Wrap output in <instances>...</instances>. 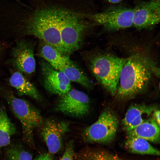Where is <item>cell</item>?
I'll list each match as a JSON object with an SVG mask.
<instances>
[{
  "mask_svg": "<svg viewBox=\"0 0 160 160\" xmlns=\"http://www.w3.org/2000/svg\"><path fill=\"white\" fill-rule=\"evenodd\" d=\"M159 72L150 60L140 55L131 56L127 59L122 69L117 97L126 99L136 96L146 89L152 73Z\"/></svg>",
  "mask_w": 160,
  "mask_h": 160,
  "instance_id": "1",
  "label": "cell"
},
{
  "mask_svg": "<svg viewBox=\"0 0 160 160\" xmlns=\"http://www.w3.org/2000/svg\"><path fill=\"white\" fill-rule=\"evenodd\" d=\"M127 59L109 54H100L91 59L89 66L97 80L111 95H116L122 67Z\"/></svg>",
  "mask_w": 160,
  "mask_h": 160,
  "instance_id": "2",
  "label": "cell"
},
{
  "mask_svg": "<svg viewBox=\"0 0 160 160\" xmlns=\"http://www.w3.org/2000/svg\"><path fill=\"white\" fill-rule=\"evenodd\" d=\"M5 92L4 96L12 112L21 124L24 139L29 144L32 145L33 130L43 121L40 112L28 101L17 97L10 91Z\"/></svg>",
  "mask_w": 160,
  "mask_h": 160,
  "instance_id": "3",
  "label": "cell"
},
{
  "mask_svg": "<svg viewBox=\"0 0 160 160\" xmlns=\"http://www.w3.org/2000/svg\"><path fill=\"white\" fill-rule=\"evenodd\" d=\"M118 126V120L115 114L110 110H105L95 122L84 129L82 137L87 142L110 143L115 138Z\"/></svg>",
  "mask_w": 160,
  "mask_h": 160,
  "instance_id": "4",
  "label": "cell"
},
{
  "mask_svg": "<svg viewBox=\"0 0 160 160\" xmlns=\"http://www.w3.org/2000/svg\"><path fill=\"white\" fill-rule=\"evenodd\" d=\"M89 18L105 31H117L133 25V9L122 5L113 6L101 12H91Z\"/></svg>",
  "mask_w": 160,
  "mask_h": 160,
  "instance_id": "5",
  "label": "cell"
},
{
  "mask_svg": "<svg viewBox=\"0 0 160 160\" xmlns=\"http://www.w3.org/2000/svg\"><path fill=\"white\" fill-rule=\"evenodd\" d=\"M90 101L84 92L71 89L60 96L55 107L56 111L72 117L82 118L88 114L90 109Z\"/></svg>",
  "mask_w": 160,
  "mask_h": 160,
  "instance_id": "6",
  "label": "cell"
},
{
  "mask_svg": "<svg viewBox=\"0 0 160 160\" xmlns=\"http://www.w3.org/2000/svg\"><path fill=\"white\" fill-rule=\"evenodd\" d=\"M10 62L17 71L30 75L36 68L34 56V44L25 39L17 40L11 51Z\"/></svg>",
  "mask_w": 160,
  "mask_h": 160,
  "instance_id": "7",
  "label": "cell"
},
{
  "mask_svg": "<svg viewBox=\"0 0 160 160\" xmlns=\"http://www.w3.org/2000/svg\"><path fill=\"white\" fill-rule=\"evenodd\" d=\"M41 125V134L49 153H56L62 148L63 137L69 130V124L50 118L43 121Z\"/></svg>",
  "mask_w": 160,
  "mask_h": 160,
  "instance_id": "8",
  "label": "cell"
},
{
  "mask_svg": "<svg viewBox=\"0 0 160 160\" xmlns=\"http://www.w3.org/2000/svg\"><path fill=\"white\" fill-rule=\"evenodd\" d=\"M133 9L132 26L138 30L151 28L160 22V0L141 1Z\"/></svg>",
  "mask_w": 160,
  "mask_h": 160,
  "instance_id": "9",
  "label": "cell"
},
{
  "mask_svg": "<svg viewBox=\"0 0 160 160\" xmlns=\"http://www.w3.org/2000/svg\"><path fill=\"white\" fill-rule=\"evenodd\" d=\"M40 67L43 84L48 92L60 96L71 89V81L62 71L44 60L41 62Z\"/></svg>",
  "mask_w": 160,
  "mask_h": 160,
  "instance_id": "10",
  "label": "cell"
},
{
  "mask_svg": "<svg viewBox=\"0 0 160 160\" xmlns=\"http://www.w3.org/2000/svg\"><path fill=\"white\" fill-rule=\"evenodd\" d=\"M156 109V106L144 104L131 105L122 120L127 132L132 130L147 120Z\"/></svg>",
  "mask_w": 160,
  "mask_h": 160,
  "instance_id": "11",
  "label": "cell"
},
{
  "mask_svg": "<svg viewBox=\"0 0 160 160\" xmlns=\"http://www.w3.org/2000/svg\"><path fill=\"white\" fill-rule=\"evenodd\" d=\"M127 133L128 136L142 138L154 143H159L160 126L153 117L150 116L145 121Z\"/></svg>",
  "mask_w": 160,
  "mask_h": 160,
  "instance_id": "12",
  "label": "cell"
},
{
  "mask_svg": "<svg viewBox=\"0 0 160 160\" xmlns=\"http://www.w3.org/2000/svg\"><path fill=\"white\" fill-rule=\"evenodd\" d=\"M9 82L20 95L28 96L38 101L42 100L36 87L20 72H14L9 79Z\"/></svg>",
  "mask_w": 160,
  "mask_h": 160,
  "instance_id": "13",
  "label": "cell"
},
{
  "mask_svg": "<svg viewBox=\"0 0 160 160\" xmlns=\"http://www.w3.org/2000/svg\"><path fill=\"white\" fill-rule=\"evenodd\" d=\"M38 55L51 66L60 70L70 58L69 55L63 54L53 46L41 41Z\"/></svg>",
  "mask_w": 160,
  "mask_h": 160,
  "instance_id": "14",
  "label": "cell"
},
{
  "mask_svg": "<svg viewBox=\"0 0 160 160\" xmlns=\"http://www.w3.org/2000/svg\"><path fill=\"white\" fill-rule=\"evenodd\" d=\"M60 71L70 81L78 83L87 89L92 87V83L89 77L70 58Z\"/></svg>",
  "mask_w": 160,
  "mask_h": 160,
  "instance_id": "15",
  "label": "cell"
},
{
  "mask_svg": "<svg viewBox=\"0 0 160 160\" xmlns=\"http://www.w3.org/2000/svg\"><path fill=\"white\" fill-rule=\"evenodd\" d=\"M16 131V127L5 108L0 107V149L10 144L11 138Z\"/></svg>",
  "mask_w": 160,
  "mask_h": 160,
  "instance_id": "16",
  "label": "cell"
},
{
  "mask_svg": "<svg viewBox=\"0 0 160 160\" xmlns=\"http://www.w3.org/2000/svg\"><path fill=\"white\" fill-rule=\"evenodd\" d=\"M126 148L132 153L159 156L160 151L148 141L142 138L128 136L125 142Z\"/></svg>",
  "mask_w": 160,
  "mask_h": 160,
  "instance_id": "17",
  "label": "cell"
},
{
  "mask_svg": "<svg viewBox=\"0 0 160 160\" xmlns=\"http://www.w3.org/2000/svg\"><path fill=\"white\" fill-rule=\"evenodd\" d=\"M74 156L76 160H129L106 151L89 149L83 150Z\"/></svg>",
  "mask_w": 160,
  "mask_h": 160,
  "instance_id": "18",
  "label": "cell"
},
{
  "mask_svg": "<svg viewBox=\"0 0 160 160\" xmlns=\"http://www.w3.org/2000/svg\"><path fill=\"white\" fill-rule=\"evenodd\" d=\"M8 160H32L31 153L20 146H13L7 152Z\"/></svg>",
  "mask_w": 160,
  "mask_h": 160,
  "instance_id": "19",
  "label": "cell"
},
{
  "mask_svg": "<svg viewBox=\"0 0 160 160\" xmlns=\"http://www.w3.org/2000/svg\"><path fill=\"white\" fill-rule=\"evenodd\" d=\"M74 142L70 140L66 145L65 150L59 160H73Z\"/></svg>",
  "mask_w": 160,
  "mask_h": 160,
  "instance_id": "20",
  "label": "cell"
},
{
  "mask_svg": "<svg viewBox=\"0 0 160 160\" xmlns=\"http://www.w3.org/2000/svg\"><path fill=\"white\" fill-rule=\"evenodd\" d=\"M33 160H53L51 154L45 153L41 154Z\"/></svg>",
  "mask_w": 160,
  "mask_h": 160,
  "instance_id": "21",
  "label": "cell"
},
{
  "mask_svg": "<svg viewBox=\"0 0 160 160\" xmlns=\"http://www.w3.org/2000/svg\"><path fill=\"white\" fill-rule=\"evenodd\" d=\"M153 117L157 124L160 126V111L159 109H156L153 112Z\"/></svg>",
  "mask_w": 160,
  "mask_h": 160,
  "instance_id": "22",
  "label": "cell"
},
{
  "mask_svg": "<svg viewBox=\"0 0 160 160\" xmlns=\"http://www.w3.org/2000/svg\"><path fill=\"white\" fill-rule=\"evenodd\" d=\"M107 1L110 2V3L113 4H118L121 1L123 0H107Z\"/></svg>",
  "mask_w": 160,
  "mask_h": 160,
  "instance_id": "23",
  "label": "cell"
}]
</instances>
